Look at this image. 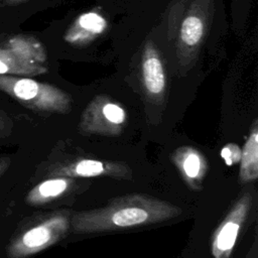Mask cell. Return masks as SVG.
<instances>
[{"mask_svg": "<svg viewBox=\"0 0 258 258\" xmlns=\"http://www.w3.org/2000/svg\"><path fill=\"white\" fill-rule=\"evenodd\" d=\"M215 13V0H189L176 31V58L182 73L197 62L209 34Z\"/></svg>", "mask_w": 258, "mask_h": 258, "instance_id": "obj_3", "label": "cell"}, {"mask_svg": "<svg viewBox=\"0 0 258 258\" xmlns=\"http://www.w3.org/2000/svg\"><path fill=\"white\" fill-rule=\"evenodd\" d=\"M46 72L45 64L26 58L9 46L0 47V75L33 77Z\"/></svg>", "mask_w": 258, "mask_h": 258, "instance_id": "obj_11", "label": "cell"}, {"mask_svg": "<svg viewBox=\"0 0 258 258\" xmlns=\"http://www.w3.org/2000/svg\"><path fill=\"white\" fill-rule=\"evenodd\" d=\"M172 159L188 185L200 189L208 169L205 156L197 148L183 146L175 150Z\"/></svg>", "mask_w": 258, "mask_h": 258, "instance_id": "obj_10", "label": "cell"}, {"mask_svg": "<svg viewBox=\"0 0 258 258\" xmlns=\"http://www.w3.org/2000/svg\"><path fill=\"white\" fill-rule=\"evenodd\" d=\"M181 213L182 210L173 204L133 194L112 200L99 209L75 213L70 223L75 233L89 234L160 223Z\"/></svg>", "mask_w": 258, "mask_h": 258, "instance_id": "obj_1", "label": "cell"}, {"mask_svg": "<svg viewBox=\"0 0 258 258\" xmlns=\"http://www.w3.org/2000/svg\"><path fill=\"white\" fill-rule=\"evenodd\" d=\"M126 121L124 108L106 95L96 96L83 113L80 128L89 134L118 135Z\"/></svg>", "mask_w": 258, "mask_h": 258, "instance_id": "obj_5", "label": "cell"}, {"mask_svg": "<svg viewBox=\"0 0 258 258\" xmlns=\"http://www.w3.org/2000/svg\"><path fill=\"white\" fill-rule=\"evenodd\" d=\"M0 91L34 111L64 114L72 108V99L66 92L29 77L0 75Z\"/></svg>", "mask_w": 258, "mask_h": 258, "instance_id": "obj_4", "label": "cell"}, {"mask_svg": "<svg viewBox=\"0 0 258 258\" xmlns=\"http://www.w3.org/2000/svg\"><path fill=\"white\" fill-rule=\"evenodd\" d=\"M114 175L129 178L131 170L124 164L115 162H104L95 159H81L71 165H52L47 171L46 176H83L92 177L99 175Z\"/></svg>", "mask_w": 258, "mask_h": 258, "instance_id": "obj_8", "label": "cell"}, {"mask_svg": "<svg viewBox=\"0 0 258 258\" xmlns=\"http://www.w3.org/2000/svg\"><path fill=\"white\" fill-rule=\"evenodd\" d=\"M70 227L69 216L51 213L22 221L6 245L8 258H28L62 239Z\"/></svg>", "mask_w": 258, "mask_h": 258, "instance_id": "obj_2", "label": "cell"}, {"mask_svg": "<svg viewBox=\"0 0 258 258\" xmlns=\"http://www.w3.org/2000/svg\"><path fill=\"white\" fill-rule=\"evenodd\" d=\"M71 182V179L63 176L48 177L27 192L25 202L32 207L43 206L61 197L69 189Z\"/></svg>", "mask_w": 258, "mask_h": 258, "instance_id": "obj_12", "label": "cell"}, {"mask_svg": "<svg viewBox=\"0 0 258 258\" xmlns=\"http://www.w3.org/2000/svg\"><path fill=\"white\" fill-rule=\"evenodd\" d=\"M241 148L236 143H228L221 150V156L229 166L236 164L241 159Z\"/></svg>", "mask_w": 258, "mask_h": 258, "instance_id": "obj_16", "label": "cell"}, {"mask_svg": "<svg viewBox=\"0 0 258 258\" xmlns=\"http://www.w3.org/2000/svg\"><path fill=\"white\" fill-rule=\"evenodd\" d=\"M189 0H172L168 10V38L173 40L179 21L188 5Z\"/></svg>", "mask_w": 258, "mask_h": 258, "instance_id": "obj_15", "label": "cell"}, {"mask_svg": "<svg viewBox=\"0 0 258 258\" xmlns=\"http://www.w3.org/2000/svg\"><path fill=\"white\" fill-rule=\"evenodd\" d=\"M10 165H11V158L10 157H8L6 155L0 156V179H1L2 176L5 175V173L9 169Z\"/></svg>", "mask_w": 258, "mask_h": 258, "instance_id": "obj_18", "label": "cell"}, {"mask_svg": "<svg viewBox=\"0 0 258 258\" xmlns=\"http://www.w3.org/2000/svg\"><path fill=\"white\" fill-rule=\"evenodd\" d=\"M140 73L143 88L148 96L161 98L166 89V72L156 44L148 40L141 51Z\"/></svg>", "mask_w": 258, "mask_h": 258, "instance_id": "obj_7", "label": "cell"}, {"mask_svg": "<svg viewBox=\"0 0 258 258\" xmlns=\"http://www.w3.org/2000/svg\"><path fill=\"white\" fill-rule=\"evenodd\" d=\"M252 205L251 192H245L232 207L213 236L212 255L214 258H230L240 228L246 221Z\"/></svg>", "mask_w": 258, "mask_h": 258, "instance_id": "obj_6", "label": "cell"}, {"mask_svg": "<svg viewBox=\"0 0 258 258\" xmlns=\"http://www.w3.org/2000/svg\"><path fill=\"white\" fill-rule=\"evenodd\" d=\"M13 128V122L7 113L0 109V139L8 137Z\"/></svg>", "mask_w": 258, "mask_h": 258, "instance_id": "obj_17", "label": "cell"}, {"mask_svg": "<svg viewBox=\"0 0 258 258\" xmlns=\"http://www.w3.org/2000/svg\"><path fill=\"white\" fill-rule=\"evenodd\" d=\"M28 0H0L2 6H15L21 3H24Z\"/></svg>", "mask_w": 258, "mask_h": 258, "instance_id": "obj_19", "label": "cell"}, {"mask_svg": "<svg viewBox=\"0 0 258 258\" xmlns=\"http://www.w3.org/2000/svg\"><path fill=\"white\" fill-rule=\"evenodd\" d=\"M239 179L241 182L254 181L258 177V125L254 121L250 134L241 149Z\"/></svg>", "mask_w": 258, "mask_h": 258, "instance_id": "obj_13", "label": "cell"}, {"mask_svg": "<svg viewBox=\"0 0 258 258\" xmlns=\"http://www.w3.org/2000/svg\"><path fill=\"white\" fill-rule=\"evenodd\" d=\"M10 48L14 49L21 55L33 61L45 64L46 52L43 45L35 38L30 36L17 35L8 41Z\"/></svg>", "mask_w": 258, "mask_h": 258, "instance_id": "obj_14", "label": "cell"}, {"mask_svg": "<svg viewBox=\"0 0 258 258\" xmlns=\"http://www.w3.org/2000/svg\"><path fill=\"white\" fill-rule=\"evenodd\" d=\"M107 19L97 10L81 14L68 28L63 39L66 42L82 46L99 37L107 28Z\"/></svg>", "mask_w": 258, "mask_h": 258, "instance_id": "obj_9", "label": "cell"}]
</instances>
